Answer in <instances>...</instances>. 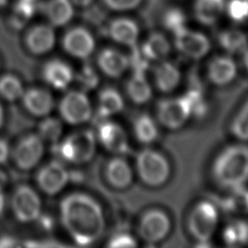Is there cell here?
I'll return each instance as SVG.
<instances>
[{"mask_svg": "<svg viewBox=\"0 0 248 248\" xmlns=\"http://www.w3.org/2000/svg\"><path fill=\"white\" fill-rule=\"evenodd\" d=\"M106 32L115 43L132 48L137 46L140 29L134 19L123 16L111 19L107 25Z\"/></svg>", "mask_w": 248, "mask_h": 248, "instance_id": "obj_18", "label": "cell"}, {"mask_svg": "<svg viewBox=\"0 0 248 248\" xmlns=\"http://www.w3.org/2000/svg\"><path fill=\"white\" fill-rule=\"evenodd\" d=\"M51 147L60 161L76 165L85 164L95 155L96 134L88 129L78 130L68 135L61 141L52 143Z\"/></svg>", "mask_w": 248, "mask_h": 248, "instance_id": "obj_3", "label": "cell"}, {"mask_svg": "<svg viewBox=\"0 0 248 248\" xmlns=\"http://www.w3.org/2000/svg\"><path fill=\"white\" fill-rule=\"evenodd\" d=\"M136 170L145 185L154 188L164 185L170 175L168 159L152 148H144L137 154Z\"/></svg>", "mask_w": 248, "mask_h": 248, "instance_id": "obj_4", "label": "cell"}, {"mask_svg": "<svg viewBox=\"0 0 248 248\" xmlns=\"http://www.w3.org/2000/svg\"><path fill=\"white\" fill-rule=\"evenodd\" d=\"M218 209L207 201H202L194 205L188 216V230L197 246H210L211 239L218 225Z\"/></svg>", "mask_w": 248, "mask_h": 248, "instance_id": "obj_5", "label": "cell"}, {"mask_svg": "<svg viewBox=\"0 0 248 248\" xmlns=\"http://www.w3.org/2000/svg\"><path fill=\"white\" fill-rule=\"evenodd\" d=\"M4 118H5V113H4V108L2 104L0 103V129L2 128L3 124H4Z\"/></svg>", "mask_w": 248, "mask_h": 248, "instance_id": "obj_50", "label": "cell"}, {"mask_svg": "<svg viewBox=\"0 0 248 248\" xmlns=\"http://www.w3.org/2000/svg\"><path fill=\"white\" fill-rule=\"evenodd\" d=\"M124 108L122 95L118 90L112 87L103 88L98 95L97 114L99 117L106 119L118 112Z\"/></svg>", "mask_w": 248, "mask_h": 248, "instance_id": "obj_25", "label": "cell"}, {"mask_svg": "<svg viewBox=\"0 0 248 248\" xmlns=\"http://www.w3.org/2000/svg\"><path fill=\"white\" fill-rule=\"evenodd\" d=\"M30 1H37V0H30Z\"/></svg>", "mask_w": 248, "mask_h": 248, "instance_id": "obj_52", "label": "cell"}, {"mask_svg": "<svg viewBox=\"0 0 248 248\" xmlns=\"http://www.w3.org/2000/svg\"><path fill=\"white\" fill-rule=\"evenodd\" d=\"M56 35L54 27L49 23H37L27 28L24 34V45L34 55L49 52L55 46Z\"/></svg>", "mask_w": 248, "mask_h": 248, "instance_id": "obj_15", "label": "cell"}, {"mask_svg": "<svg viewBox=\"0 0 248 248\" xmlns=\"http://www.w3.org/2000/svg\"><path fill=\"white\" fill-rule=\"evenodd\" d=\"M220 46L229 54L242 53L248 46L247 35L238 29H225L217 37Z\"/></svg>", "mask_w": 248, "mask_h": 248, "instance_id": "obj_29", "label": "cell"}, {"mask_svg": "<svg viewBox=\"0 0 248 248\" xmlns=\"http://www.w3.org/2000/svg\"><path fill=\"white\" fill-rule=\"evenodd\" d=\"M225 9V0H195L194 16L206 26L215 24Z\"/></svg>", "mask_w": 248, "mask_h": 248, "instance_id": "obj_28", "label": "cell"}, {"mask_svg": "<svg viewBox=\"0 0 248 248\" xmlns=\"http://www.w3.org/2000/svg\"><path fill=\"white\" fill-rule=\"evenodd\" d=\"M137 245L136 238L127 232L114 234L107 243V246L110 248H133L137 247Z\"/></svg>", "mask_w": 248, "mask_h": 248, "instance_id": "obj_41", "label": "cell"}, {"mask_svg": "<svg viewBox=\"0 0 248 248\" xmlns=\"http://www.w3.org/2000/svg\"><path fill=\"white\" fill-rule=\"evenodd\" d=\"M61 46L67 54L85 60L93 53L96 42L88 28L82 25H76L63 34Z\"/></svg>", "mask_w": 248, "mask_h": 248, "instance_id": "obj_10", "label": "cell"}, {"mask_svg": "<svg viewBox=\"0 0 248 248\" xmlns=\"http://www.w3.org/2000/svg\"><path fill=\"white\" fill-rule=\"evenodd\" d=\"M39 11L45 16L46 22L53 27L67 25L75 15L71 0H46L39 4Z\"/></svg>", "mask_w": 248, "mask_h": 248, "instance_id": "obj_20", "label": "cell"}, {"mask_svg": "<svg viewBox=\"0 0 248 248\" xmlns=\"http://www.w3.org/2000/svg\"><path fill=\"white\" fill-rule=\"evenodd\" d=\"M181 74L178 67L168 60L157 62L153 70V80L156 88L163 93L172 92L179 84Z\"/></svg>", "mask_w": 248, "mask_h": 248, "instance_id": "obj_23", "label": "cell"}, {"mask_svg": "<svg viewBox=\"0 0 248 248\" xmlns=\"http://www.w3.org/2000/svg\"><path fill=\"white\" fill-rule=\"evenodd\" d=\"M134 136L142 144L153 142L159 134L158 127L154 119L146 113L138 115L133 124Z\"/></svg>", "mask_w": 248, "mask_h": 248, "instance_id": "obj_31", "label": "cell"}, {"mask_svg": "<svg viewBox=\"0 0 248 248\" xmlns=\"http://www.w3.org/2000/svg\"><path fill=\"white\" fill-rule=\"evenodd\" d=\"M237 74L235 61L228 55H219L210 60L207 66V78L217 86L232 82Z\"/></svg>", "mask_w": 248, "mask_h": 248, "instance_id": "obj_21", "label": "cell"}, {"mask_svg": "<svg viewBox=\"0 0 248 248\" xmlns=\"http://www.w3.org/2000/svg\"><path fill=\"white\" fill-rule=\"evenodd\" d=\"M38 188L47 196L58 194L69 181V171L60 160H52L42 166L36 172Z\"/></svg>", "mask_w": 248, "mask_h": 248, "instance_id": "obj_12", "label": "cell"}, {"mask_svg": "<svg viewBox=\"0 0 248 248\" xmlns=\"http://www.w3.org/2000/svg\"><path fill=\"white\" fill-rule=\"evenodd\" d=\"M42 77L54 89L64 90L75 78V74L67 62L59 58H52L43 66Z\"/></svg>", "mask_w": 248, "mask_h": 248, "instance_id": "obj_17", "label": "cell"}, {"mask_svg": "<svg viewBox=\"0 0 248 248\" xmlns=\"http://www.w3.org/2000/svg\"><path fill=\"white\" fill-rule=\"evenodd\" d=\"M59 218L62 227L78 246L94 244L106 230V219L101 204L83 192H73L61 199Z\"/></svg>", "mask_w": 248, "mask_h": 248, "instance_id": "obj_1", "label": "cell"}, {"mask_svg": "<svg viewBox=\"0 0 248 248\" xmlns=\"http://www.w3.org/2000/svg\"><path fill=\"white\" fill-rule=\"evenodd\" d=\"M39 11L37 1L16 0L12 6L8 21L14 30H22Z\"/></svg>", "mask_w": 248, "mask_h": 248, "instance_id": "obj_26", "label": "cell"}, {"mask_svg": "<svg viewBox=\"0 0 248 248\" xmlns=\"http://www.w3.org/2000/svg\"><path fill=\"white\" fill-rule=\"evenodd\" d=\"M188 102L191 114L196 117H202L207 111V104L203 93L200 88L192 87L183 95Z\"/></svg>", "mask_w": 248, "mask_h": 248, "instance_id": "obj_36", "label": "cell"}, {"mask_svg": "<svg viewBox=\"0 0 248 248\" xmlns=\"http://www.w3.org/2000/svg\"><path fill=\"white\" fill-rule=\"evenodd\" d=\"M37 224L40 227V229H42L45 232H51L54 228V219L53 217L48 214V213H43L41 212V214L39 215V217L37 218Z\"/></svg>", "mask_w": 248, "mask_h": 248, "instance_id": "obj_43", "label": "cell"}, {"mask_svg": "<svg viewBox=\"0 0 248 248\" xmlns=\"http://www.w3.org/2000/svg\"><path fill=\"white\" fill-rule=\"evenodd\" d=\"M7 183H8V176L6 172L0 169V190L1 191L7 185Z\"/></svg>", "mask_w": 248, "mask_h": 248, "instance_id": "obj_47", "label": "cell"}, {"mask_svg": "<svg viewBox=\"0 0 248 248\" xmlns=\"http://www.w3.org/2000/svg\"><path fill=\"white\" fill-rule=\"evenodd\" d=\"M45 151L44 140L38 134L29 133L22 136L11 150L10 156L15 166L23 171L34 169Z\"/></svg>", "mask_w": 248, "mask_h": 248, "instance_id": "obj_7", "label": "cell"}, {"mask_svg": "<svg viewBox=\"0 0 248 248\" xmlns=\"http://www.w3.org/2000/svg\"><path fill=\"white\" fill-rule=\"evenodd\" d=\"M108 183L115 189H125L133 181V170L126 159L115 156L108 160L105 169Z\"/></svg>", "mask_w": 248, "mask_h": 248, "instance_id": "obj_22", "label": "cell"}, {"mask_svg": "<svg viewBox=\"0 0 248 248\" xmlns=\"http://www.w3.org/2000/svg\"><path fill=\"white\" fill-rule=\"evenodd\" d=\"M63 132L62 121L56 117H46L38 125V135L44 141H58Z\"/></svg>", "mask_w": 248, "mask_h": 248, "instance_id": "obj_35", "label": "cell"}, {"mask_svg": "<svg viewBox=\"0 0 248 248\" xmlns=\"http://www.w3.org/2000/svg\"><path fill=\"white\" fill-rule=\"evenodd\" d=\"M20 99L26 111L35 117H45L54 108L51 93L41 86H31L25 89Z\"/></svg>", "mask_w": 248, "mask_h": 248, "instance_id": "obj_16", "label": "cell"}, {"mask_svg": "<svg viewBox=\"0 0 248 248\" xmlns=\"http://www.w3.org/2000/svg\"><path fill=\"white\" fill-rule=\"evenodd\" d=\"M97 66L107 77L120 78L130 67L129 57L112 47L103 48L97 55Z\"/></svg>", "mask_w": 248, "mask_h": 248, "instance_id": "obj_19", "label": "cell"}, {"mask_svg": "<svg viewBox=\"0 0 248 248\" xmlns=\"http://www.w3.org/2000/svg\"><path fill=\"white\" fill-rule=\"evenodd\" d=\"M58 111L66 123L79 125L90 120L92 106L83 90H70L61 98Z\"/></svg>", "mask_w": 248, "mask_h": 248, "instance_id": "obj_8", "label": "cell"}, {"mask_svg": "<svg viewBox=\"0 0 248 248\" xmlns=\"http://www.w3.org/2000/svg\"><path fill=\"white\" fill-rule=\"evenodd\" d=\"M21 246V242L16 237L11 235H2L0 236V248H9V247H18Z\"/></svg>", "mask_w": 248, "mask_h": 248, "instance_id": "obj_44", "label": "cell"}, {"mask_svg": "<svg viewBox=\"0 0 248 248\" xmlns=\"http://www.w3.org/2000/svg\"><path fill=\"white\" fill-rule=\"evenodd\" d=\"M231 130L232 135L241 140H248V100L233 117Z\"/></svg>", "mask_w": 248, "mask_h": 248, "instance_id": "obj_37", "label": "cell"}, {"mask_svg": "<svg viewBox=\"0 0 248 248\" xmlns=\"http://www.w3.org/2000/svg\"><path fill=\"white\" fill-rule=\"evenodd\" d=\"M160 22L167 30L174 34L178 30L185 27L186 16L180 7L169 5L163 12Z\"/></svg>", "mask_w": 248, "mask_h": 248, "instance_id": "obj_34", "label": "cell"}, {"mask_svg": "<svg viewBox=\"0 0 248 248\" xmlns=\"http://www.w3.org/2000/svg\"><path fill=\"white\" fill-rule=\"evenodd\" d=\"M212 175L221 187L244 186L248 181V145L236 143L223 149L212 164Z\"/></svg>", "mask_w": 248, "mask_h": 248, "instance_id": "obj_2", "label": "cell"}, {"mask_svg": "<svg viewBox=\"0 0 248 248\" xmlns=\"http://www.w3.org/2000/svg\"><path fill=\"white\" fill-rule=\"evenodd\" d=\"M170 5V0H146L141 7V16L147 21L159 20L165 9Z\"/></svg>", "mask_w": 248, "mask_h": 248, "instance_id": "obj_39", "label": "cell"}, {"mask_svg": "<svg viewBox=\"0 0 248 248\" xmlns=\"http://www.w3.org/2000/svg\"><path fill=\"white\" fill-rule=\"evenodd\" d=\"M10 205L15 218L20 223L34 222L42 212L39 194L27 184H19L14 189Z\"/></svg>", "mask_w": 248, "mask_h": 248, "instance_id": "obj_6", "label": "cell"}, {"mask_svg": "<svg viewBox=\"0 0 248 248\" xmlns=\"http://www.w3.org/2000/svg\"><path fill=\"white\" fill-rule=\"evenodd\" d=\"M74 7L85 9L93 3V0H71Z\"/></svg>", "mask_w": 248, "mask_h": 248, "instance_id": "obj_46", "label": "cell"}, {"mask_svg": "<svg viewBox=\"0 0 248 248\" xmlns=\"http://www.w3.org/2000/svg\"><path fill=\"white\" fill-rule=\"evenodd\" d=\"M174 46L183 55L191 59H201L210 50V42L208 38L199 32L183 27L173 34Z\"/></svg>", "mask_w": 248, "mask_h": 248, "instance_id": "obj_14", "label": "cell"}, {"mask_svg": "<svg viewBox=\"0 0 248 248\" xmlns=\"http://www.w3.org/2000/svg\"><path fill=\"white\" fill-rule=\"evenodd\" d=\"M222 238L226 245L230 247H240L248 244V222L236 219L224 228Z\"/></svg>", "mask_w": 248, "mask_h": 248, "instance_id": "obj_30", "label": "cell"}, {"mask_svg": "<svg viewBox=\"0 0 248 248\" xmlns=\"http://www.w3.org/2000/svg\"><path fill=\"white\" fill-rule=\"evenodd\" d=\"M242 56H243V64L245 69L248 72V46L246 47V49L242 52Z\"/></svg>", "mask_w": 248, "mask_h": 248, "instance_id": "obj_49", "label": "cell"}, {"mask_svg": "<svg viewBox=\"0 0 248 248\" xmlns=\"http://www.w3.org/2000/svg\"><path fill=\"white\" fill-rule=\"evenodd\" d=\"M227 14L234 22H244L248 19V0H230L227 4Z\"/></svg>", "mask_w": 248, "mask_h": 248, "instance_id": "obj_40", "label": "cell"}, {"mask_svg": "<svg viewBox=\"0 0 248 248\" xmlns=\"http://www.w3.org/2000/svg\"><path fill=\"white\" fill-rule=\"evenodd\" d=\"M7 4V0H0V8L4 7Z\"/></svg>", "mask_w": 248, "mask_h": 248, "instance_id": "obj_51", "label": "cell"}, {"mask_svg": "<svg viewBox=\"0 0 248 248\" xmlns=\"http://www.w3.org/2000/svg\"><path fill=\"white\" fill-rule=\"evenodd\" d=\"M80 90L88 91L97 87L99 83V76L93 66L84 64L78 73L75 76Z\"/></svg>", "mask_w": 248, "mask_h": 248, "instance_id": "obj_38", "label": "cell"}, {"mask_svg": "<svg viewBox=\"0 0 248 248\" xmlns=\"http://www.w3.org/2000/svg\"><path fill=\"white\" fill-rule=\"evenodd\" d=\"M191 115L190 107L184 96L164 99L158 103V121L168 129H179Z\"/></svg>", "mask_w": 248, "mask_h": 248, "instance_id": "obj_11", "label": "cell"}, {"mask_svg": "<svg viewBox=\"0 0 248 248\" xmlns=\"http://www.w3.org/2000/svg\"><path fill=\"white\" fill-rule=\"evenodd\" d=\"M11 153V148L8 141L0 138V164H4L8 161Z\"/></svg>", "mask_w": 248, "mask_h": 248, "instance_id": "obj_45", "label": "cell"}, {"mask_svg": "<svg viewBox=\"0 0 248 248\" xmlns=\"http://www.w3.org/2000/svg\"><path fill=\"white\" fill-rule=\"evenodd\" d=\"M170 226V219L165 211L159 208H150L140 217L138 232L144 242L156 244L167 237Z\"/></svg>", "mask_w": 248, "mask_h": 248, "instance_id": "obj_9", "label": "cell"}, {"mask_svg": "<svg viewBox=\"0 0 248 248\" xmlns=\"http://www.w3.org/2000/svg\"><path fill=\"white\" fill-rule=\"evenodd\" d=\"M23 85L20 79L13 74L0 76V97L8 102H16L23 94Z\"/></svg>", "mask_w": 248, "mask_h": 248, "instance_id": "obj_33", "label": "cell"}, {"mask_svg": "<svg viewBox=\"0 0 248 248\" xmlns=\"http://www.w3.org/2000/svg\"><path fill=\"white\" fill-rule=\"evenodd\" d=\"M103 6L111 11L123 12L135 9L141 0H101Z\"/></svg>", "mask_w": 248, "mask_h": 248, "instance_id": "obj_42", "label": "cell"}, {"mask_svg": "<svg viewBox=\"0 0 248 248\" xmlns=\"http://www.w3.org/2000/svg\"><path fill=\"white\" fill-rule=\"evenodd\" d=\"M128 98L136 105H143L152 97V87L143 72H134L126 83Z\"/></svg>", "mask_w": 248, "mask_h": 248, "instance_id": "obj_27", "label": "cell"}, {"mask_svg": "<svg viewBox=\"0 0 248 248\" xmlns=\"http://www.w3.org/2000/svg\"><path fill=\"white\" fill-rule=\"evenodd\" d=\"M5 204H6L5 196H4L3 192L0 190V215L3 213V211L5 209Z\"/></svg>", "mask_w": 248, "mask_h": 248, "instance_id": "obj_48", "label": "cell"}, {"mask_svg": "<svg viewBox=\"0 0 248 248\" xmlns=\"http://www.w3.org/2000/svg\"><path fill=\"white\" fill-rule=\"evenodd\" d=\"M96 138L105 149L115 155H124L131 151L125 130L114 121L103 120L99 123Z\"/></svg>", "mask_w": 248, "mask_h": 248, "instance_id": "obj_13", "label": "cell"}, {"mask_svg": "<svg viewBox=\"0 0 248 248\" xmlns=\"http://www.w3.org/2000/svg\"><path fill=\"white\" fill-rule=\"evenodd\" d=\"M140 49L149 62H159L167 59L170 51V44L163 33L154 31L148 35Z\"/></svg>", "mask_w": 248, "mask_h": 248, "instance_id": "obj_24", "label": "cell"}, {"mask_svg": "<svg viewBox=\"0 0 248 248\" xmlns=\"http://www.w3.org/2000/svg\"><path fill=\"white\" fill-rule=\"evenodd\" d=\"M231 190V194L222 201L224 210L234 214H248V189L240 186Z\"/></svg>", "mask_w": 248, "mask_h": 248, "instance_id": "obj_32", "label": "cell"}]
</instances>
